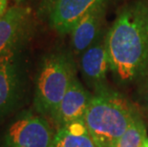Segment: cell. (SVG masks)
I'll return each mask as SVG.
<instances>
[{
    "instance_id": "6da1fadb",
    "label": "cell",
    "mask_w": 148,
    "mask_h": 147,
    "mask_svg": "<svg viewBox=\"0 0 148 147\" xmlns=\"http://www.w3.org/2000/svg\"><path fill=\"white\" fill-rule=\"evenodd\" d=\"M110 70L122 83L148 77V8L145 0L126 3L106 33Z\"/></svg>"
},
{
    "instance_id": "7a4b0ae2",
    "label": "cell",
    "mask_w": 148,
    "mask_h": 147,
    "mask_svg": "<svg viewBox=\"0 0 148 147\" xmlns=\"http://www.w3.org/2000/svg\"><path fill=\"white\" fill-rule=\"evenodd\" d=\"M138 112L111 89L93 94L84 124L97 147H113Z\"/></svg>"
},
{
    "instance_id": "3957f363",
    "label": "cell",
    "mask_w": 148,
    "mask_h": 147,
    "mask_svg": "<svg viewBox=\"0 0 148 147\" xmlns=\"http://www.w3.org/2000/svg\"><path fill=\"white\" fill-rule=\"evenodd\" d=\"M77 77L74 54L56 50L42 58L36 76L34 106L43 115L51 117Z\"/></svg>"
},
{
    "instance_id": "277c9868",
    "label": "cell",
    "mask_w": 148,
    "mask_h": 147,
    "mask_svg": "<svg viewBox=\"0 0 148 147\" xmlns=\"http://www.w3.org/2000/svg\"><path fill=\"white\" fill-rule=\"evenodd\" d=\"M56 133L44 118L24 114L6 131L5 147H51Z\"/></svg>"
},
{
    "instance_id": "5b68a950",
    "label": "cell",
    "mask_w": 148,
    "mask_h": 147,
    "mask_svg": "<svg viewBox=\"0 0 148 147\" xmlns=\"http://www.w3.org/2000/svg\"><path fill=\"white\" fill-rule=\"evenodd\" d=\"M105 30L94 44L78 57V67L86 85L97 94L110 89L107 85V73L110 70L106 48Z\"/></svg>"
},
{
    "instance_id": "8992f818",
    "label": "cell",
    "mask_w": 148,
    "mask_h": 147,
    "mask_svg": "<svg viewBox=\"0 0 148 147\" xmlns=\"http://www.w3.org/2000/svg\"><path fill=\"white\" fill-rule=\"evenodd\" d=\"M34 15L30 7L15 4L0 17V55L19 50L33 28Z\"/></svg>"
},
{
    "instance_id": "52a82bcc",
    "label": "cell",
    "mask_w": 148,
    "mask_h": 147,
    "mask_svg": "<svg viewBox=\"0 0 148 147\" xmlns=\"http://www.w3.org/2000/svg\"><path fill=\"white\" fill-rule=\"evenodd\" d=\"M118 0H48L46 15L49 25L59 34H68L78 20L93 7L111 6Z\"/></svg>"
},
{
    "instance_id": "ba28073f",
    "label": "cell",
    "mask_w": 148,
    "mask_h": 147,
    "mask_svg": "<svg viewBox=\"0 0 148 147\" xmlns=\"http://www.w3.org/2000/svg\"><path fill=\"white\" fill-rule=\"evenodd\" d=\"M18 51L0 55V118L14 108L22 87V70Z\"/></svg>"
},
{
    "instance_id": "9c48e42d",
    "label": "cell",
    "mask_w": 148,
    "mask_h": 147,
    "mask_svg": "<svg viewBox=\"0 0 148 147\" xmlns=\"http://www.w3.org/2000/svg\"><path fill=\"white\" fill-rule=\"evenodd\" d=\"M111 6L100 4L88 11L71 31V48L75 57H80L105 31L104 24Z\"/></svg>"
},
{
    "instance_id": "30bf717a",
    "label": "cell",
    "mask_w": 148,
    "mask_h": 147,
    "mask_svg": "<svg viewBox=\"0 0 148 147\" xmlns=\"http://www.w3.org/2000/svg\"><path fill=\"white\" fill-rule=\"evenodd\" d=\"M92 98L93 93L75 77L51 118L58 128L82 121Z\"/></svg>"
},
{
    "instance_id": "8fae6325",
    "label": "cell",
    "mask_w": 148,
    "mask_h": 147,
    "mask_svg": "<svg viewBox=\"0 0 148 147\" xmlns=\"http://www.w3.org/2000/svg\"><path fill=\"white\" fill-rule=\"evenodd\" d=\"M51 147H97L84 120L58 128Z\"/></svg>"
},
{
    "instance_id": "7c38bea8",
    "label": "cell",
    "mask_w": 148,
    "mask_h": 147,
    "mask_svg": "<svg viewBox=\"0 0 148 147\" xmlns=\"http://www.w3.org/2000/svg\"><path fill=\"white\" fill-rule=\"evenodd\" d=\"M147 137L145 124L138 114L128 129L125 131L113 147H143Z\"/></svg>"
},
{
    "instance_id": "4fadbf2b",
    "label": "cell",
    "mask_w": 148,
    "mask_h": 147,
    "mask_svg": "<svg viewBox=\"0 0 148 147\" xmlns=\"http://www.w3.org/2000/svg\"><path fill=\"white\" fill-rule=\"evenodd\" d=\"M140 102L143 105V109L148 116V77L143 82V87L140 91Z\"/></svg>"
},
{
    "instance_id": "5bb4252c",
    "label": "cell",
    "mask_w": 148,
    "mask_h": 147,
    "mask_svg": "<svg viewBox=\"0 0 148 147\" xmlns=\"http://www.w3.org/2000/svg\"><path fill=\"white\" fill-rule=\"evenodd\" d=\"M8 2L9 0H0V17L8 10Z\"/></svg>"
},
{
    "instance_id": "9a60e30c",
    "label": "cell",
    "mask_w": 148,
    "mask_h": 147,
    "mask_svg": "<svg viewBox=\"0 0 148 147\" xmlns=\"http://www.w3.org/2000/svg\"><path fill=\"white\" fill-rule=\"evenodd\" d=\"M15 4H25V3L31 1V0H14Z\"/></svg>"
},
{
    "instance_id": "2e32d148",
    "label": "cell",
    "mask_w": 148,
    "mask_h": 147,
    "mask_svg": "<svg viewBox=\"0 0 148 147\" xmlns=\"http://www.w3.org/2000/svg\"><path fill=\"white\" fill-rule=\"evenodd\" d=\"M143 147H148V137L145 139V140H144V143H143Z\"/></svg>"
},
{
    "instance_id": "e0dca14e",
    "label": "cell",
    "mask_w": 148,
    "mask_h": 147,
    "mask_svg": "<svg viewBox=\"0 0 148 147\" xmlns=\"http://www.w3.org/2000/svg\"><path fill=\"white\" fill-rule=\"evenodd\" d=\"M145 3H146V5H147V8H148V0H145Z\"/></svg>"
}]
</instances>
